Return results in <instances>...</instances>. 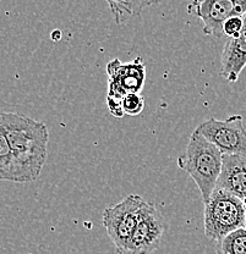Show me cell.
I'll use <instances>...</instances> for the list:
<instances>
[{
    "mask_svg": "<svg viewBox=\"0 0 246 254\" xmlns=\"http://www.w3.org/2000/svg\"><path fill=\"white\" fill-rule=\"evenodd\" d=\"M203 225L206 237L217 242L230 232L245 227V203L227 190L216 189L205 204Z\"/></svg>",
    "mask_w": 246,
    "mask_h": 254,
    "instance_id": "3957f363",
    "label": "cell"
},
{
    "mask_svg": "<svg viewBox=\"0 0 246 254\" xmlns=\"http://www.w3.org/2000/svg\"><path fill=\"white\" fill-rule=\"evenodd\" d=\"M108 95L121 100L126 94L141 93L146 82V66L141 58L121 63L118 58L107 64Z\"/></svg>",
    "mask_w": 246,
    "mask_h": 254,
    "instance_id": "52a82bcc",
    "label": "cell"
},
{
    "mask_svg": "<svg viewBox=\"0 0 246 254\" xmlns=\"http://www.w3.org/2000/svg\"><path fill=\"white\" fill-rule=\"evenodd\" d=\"M0 116L22 184L36 181L48 157L47 125L17 113H0Z\"/></svg>",
    "mask_w": 246,
    "mask_h": 254,
    "instance_id": "6da1fadb",
    "label": "cell"
},
{
    "mask_svg": "<svg viewBox=\"0 0 246 254\" xmlns=\"http://www.w3.org/2000/svg\"><path fill=\"white\" fill-rule=\"evenodd\" d=\"M107 104L109 108L110 114L116 119H120L124 116L123 108H121V100L114 99V98H107Z\"/></svg>",
    "mask_w": 246,
    "mask_h": 254,
    "instance_id": "e0dca14e",
    "label": "cell"
},
{
    "mask_svg": "<svg viewBox=\"0 0 246 254\" xmlns=\"http://www.w3.org/2000/svg\"><path fill=\"white\" fill-rule=\"evenodd\" d=\"M0 181H10L22 184L16 163L5 136L1 116H0Z\"/></svg>",
    "mask_w": 246,
    "mask_h": 254,
    "instance_id": "8fae6325",
    "label": "cell"
},
{
    "mask_svg": "<svg viewBox=\"0 0 246 254\" xmlns=\"http://www.w3.org/2000/svg\"><path fill=\"white\" fill-rule=\"evenodd\" d=\"M121 108H123L124 115L137 116L144 111L145 98L141 93H130L126 94L121 99Z\"/></svg>",
    "mask_w": 246,
    "mask_h": 254,
    "instance_id": "4fadbf2b",
    "label": "cell"
},
{
    "mask_svg": "<svg viewBox=\"0 0 246 254\" xmlns=\"http://www.w3.org/2000/svg\"><path fill=\"white\" fill-rule=\"evenodd\" d=\"M196 131L213 143L223 155L246 157V128L242 115H233L223 121L210 118L201 123Z\"/></svg>",
    "mask_w": 246,
    "mask_h": 254,
    "instance_id": "5b68a950",
    "label": "cell"
},
{
    "mask_svg": "<svg viewBox=\"0 0 246 254\" xmlns=\"http://www.w3.org/2000/svg\"><path fill=\"white\" fill-rule=\"evenodd\" d=\"M165 222L155 204L146 202L139 224L121 254H152L160 247Z\"/></svg>",
    "mask_w": 246,
    "mask_h": 254,
    "instance_id": "ba28073f",
    "label": "cell"
},
{
    "mask_svg": "<svg viewBox=\"0 0 246 254\" xmlns=\"http://www.w3.org/2000/svg\"><path fill=\"white\" fill-rule=\"evenodd\" d=\"M216 189L237 195L246 205V157L223 155L221 175Z\"/></svg>",
    "mask_w": 246,
    "mask_h": 254,
    "instance_id": "9c48e42d",
    "label": "cell"
},
{
    "mask_svg": "<svg viewBox=\"0 0 246 254\" xmlns=\"http://www.w3.org/2000/svg\"><path fill=\"white\" fill-rule=\"evenodd\" d=\"M244 26V16H234L223 23V34L229 39L237 38Z\"/></svg>",
    "mask_w": 246,
    "mask_h": 254,
    "instance_id": "5bb4252c",
    "label": "cell"
},
{
    "mask_svg": "<svg viewBox=\"0 0 246 254\" xmlns=\"http://www.w3.org/2000/svg\"><path fill=\"white\" fill-rule=\"evenodd\" d=\"M246 66V14L244 26L237 38L228 39L221 55V75L228 82H237Z\"/></svg>",
    "mask_w": 246,
    "mask_h": 254,
    "instance_id": "30bf717a",
    "label": "cell"
},
{
    "mask_svg": "<svg viewBox=\"0 0 246 254\" xmlns=\"http://www.w3.org/2000/svg\"><path fill=\"white\" fill-rule=\"evenodd\" d=\"M27 254H30V253H27Z\"/></svg>",
    "mask_w": 246,
    "mask_h": 254,
    "instance_id": "ac0fdd59",
    "label": "cell"
},
{
    "mask_svg": "<svg viewBox=\"0 0 246 254\" xmlns=\"http://www.w3.org/2000/svg\"><path fill=\"white\" fill-rule=\"evenodd\" d=\"M161 0H125V4L129 9L130 16H137L141 14L146 7L160 4Z\"/></svg>",
    "mask_w": 246,
    "mask_h": 254,
    "instance_id": "2e32d148",
    "label": "cell"
},
{
    "mask_svg": "<svg viewBox=\"0 0 246 254\" xmlns=\"http://www.w3.org/2000/svg\"><path fill=\"white\" fill-rule=\"evenodd\" d=\"M222 161L223 154L221 150L196 129L190 136L185 153L178 158V166L194 180L205 204L217 187Z\"/></svg>",
    "mask_w": 246,
    "mask_h": 254,
    "instance_id": "7a4b0ae2",
    "label": "cell"
},
{
    "mask_svg": "<svg viewBox=\"0 0 246 254\" xmlns=\"http://www.w3.org/2000/svg\"><path fill=\"white\" fill-rule=\"evenodd\" d=\"M146 200L140 194H129L118 204L104 209L102 225L114 245L118 254L125 250L141 216Z\"/></svg>",
    "mask_w": 246,
    "mask_h": 254,
    "instance_id": "277c9868",
    "label": "cell"
},
{
    "mask_svg": "<svg viewBox=\"0 0 246 254\" xmlns=\"http://www.w3.org/2000/svg\"><path fill=\"white\" fill-rule=\"evenodd\" d=\"M187 12L202 21L203 34L221 38L228 18L246 14V0H191Z\"/></svg>",
    "mask_w": 246,
    "mask_h": 254,
    "instance_id": "8992f818",
    "label": "cell"
},
{
    "mask_svg": "<svg viewBox=\"0 0 246 254\" xmlns=\"http://www.w3.org/2000/svg\"><path fill=\"white\" fill-rule=\"evenodd\" d=\"M217 254H246V227L230 232L217 241Z\"/></svg>",
    "mask_w": 246,
    "mask_h": 254,
    "instance_id": "7c38bea8",
    "label": "cell"
},
{
    "mask_svg": "<svg viewBox=\"0 0 246 254\" xmlns=\"http://www.w3.org/2000/svg\"><path fill=\"white\" fill-rule=\"evenodd\" d=\"M104 1L107 2L110 11L114 15L116 23L123 22V18L125 15H130L128 6L125 4V0H104Z\"/></svg>",
    "mask_w": 246,
    "mask_h": 254,
    "instance_id": "9a60e30c",
    "label": "cell"
}]
</instances>
